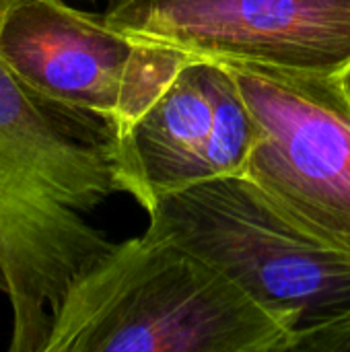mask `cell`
<instances>
[{
    "mask_svg": "<svg viewBox=\"0 0 350 352\" xmlns=\"http://www.w3.org/2000/svg\"><path fill=\"white\" fill-rule=\"evenodd\" d=\"M118 192L116 126L43 101L0 62V293L10 303V352L45 351L64 295L113 248L87 214Z\"/></svg>",
    "mask_w": 350,
    "mask_h": 352,
    "instance_id": "1",
    "label": "cell"
},
{
    "mask_svg": "<svg viewBox=\"0 0 350 352\" xmlns=\"http://www.w3.org/2000/svg\"><path fill=\"white\" fill-rule=\"evenodd\" d=\"M291 340L225 274L144 231L72 283L43 352H289Z\"/></svg>",
    "mask_w": 350,
    "mask_h": 352,
    "instance_id": "2",
    "label": "cell"
},
{
    "mask_svg": "<svg viewBox=\"0 0 350 352\" xmlns=\"http://www.w3.org/2000/svg\"><path fill=\"white\" fill-rule=\"evenodd\" d=\"M146 212V233L225 274L293 336L350 316L349 252L297 225L245 175L171 192Z\"/></svg>",
    "mask_w": 350,
    "mask_h": 352,
    "instance_id": "3",
    "label": "cell"
},
{
    "mask_svg": "<svg viewBox=\"0 0 350 352\" xmlns=\"http://www.w3.org/2000/svg\"><path fill=\"white\" fill-rule=\"evenodd\" d=\"M194 58L138 41L64 0H19L0 19V62L33 95L130 128Z\"/></svg>",
    "mask_w": 350,
    "mask_h": 352,
    "instance_id": "4",
    "label": "cell"
},
{
    "mask_svg": "<svg viewBox=\"0 0 350 352\" xmlns=\"http://www.w3.org/2000/svg\"><path fill=\"white\" fill-rule=\"evenodd\" d=\"M229 70L260 128L245 177L297 225L350 254V76Z\"/></svg>",
    "mask_w": 350,
    "mask_h": 352,
    "instance_id": "5",
    "label": "cell"
},
{
    "mask_svg": "<svg viewBox=\"0 0 350 352\" xmlns=\"http://www.w3.org/2000/svg\"><path fill=\"white\" fill-rule=\"evenodd\" d=\"M103 14L194 60L350 76V0H109Z\"/></svg>",
    "mask_w": 350,
    "mask_h": 352,
    "instance_id": "6",
    "label": "cell"
},
{
    "mask_svg": "<svg viewBox=\"0 0 350 352\" xmlns=\"http://www.w3.org/2000/svg\"><path fill=\"white\" fill-rule=\"evenodd\" d=\"M206 60H192L155 103L118 134L122 192L144 210L163 196L202 182L212 128V89Z\"/></svg>",
    "mask_w": 350,
    "mask_h": 352,
    "instance_id": "7",
    "label": "cell"
},
{
    "mask_svg": "<svg viewBox=\"0 0 350 352\" xmlns=\"http://www.w3.org/2000/svg\"><path fill=\"white\" fill-rule=\"evenodd\" d=\"M212 128L202 159V182L245 175L260 138V128L250 111L229 66L212 62Z\"/></svg>",
    "mask_w": 350,
    "mask_h": 352,
    "instance_id": "8",
    "label": "cell"
},
{
    "mask_svg": "<svg viewBox=\"0 0 350 352\" xmlns=\"http://www.w3.org/2000/svg\"><path fill=\"white\" fill-rule=\"evenodd\" d=\"M289 352H350V316L293 336Z\"/></svg>",
    "mask_w": 350,
    "mask_h": 352,
    "instance_id": "9",
    "label": "cell"
},
{
    "mask_svg": "<svg viewBox=\"0 0 350 352\" xmlns=\"http://www.w3.org/2000/svg\"><path fill=\"white\" fill-rule=\"evenodd\" d=\"M14 2H19V0H0V19L6 14V10H8Z\"/></svg>",
    "mask_w": 350,
    "mask_h": 352,
    "instance_id": "10",
    "label": "cell"
}]
</instances>
